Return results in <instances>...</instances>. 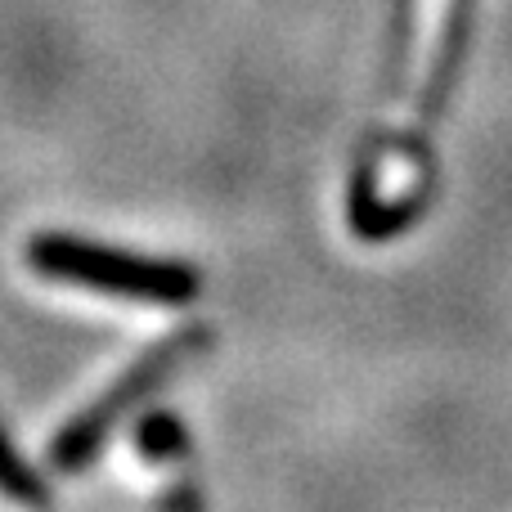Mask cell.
<instances>
[{
	"mask_svg": "<svg viewBox=\"0 0 512 512\" xmlns=\"http://www.w3.org/2000/svg\"><path fill=\"white\" fill-rule=\"evenodd\" d=\"M135 450L149 463H180L189 459V432L176 414H149L135 427Z\"/></svg>",
	"mask_w": 512,
	"mask_h": 512,
	"instance_id": "8992f818",
	"label": "cell"
},
{
	"mask_svg": "<svg viewBox=\"0 0 512 512\" xmlns=\"http://www.w3.org/2000/svg\"><path fill=\"white\" fill-rule=\"evenodd\" d=\"M472 32H477V0H450V5H445V23H441V41H436L432 68H427L423 95H418V108H414V126H409V135L400 140V153L414 162L418 180L400 203L378 207V216L360 230V239H369V243L396 239L400 230H409V225L432 207V198H436V131H441V122H445V108L459 95L463 68H468V54H472Z\"/></svg>",
	"mask_w": 512,
	"mask_h": 512,
	"instance_id": "7a4b0ae2",
	"label": "cell"
},
{
	"mask_svg": "<svg viewBox=\"0 0 512 512\" xmlns=\"http://www.w3.org/2000/svg\"><path fill=\"white\" fill-rule=\"evenodd\" d=\"M414 27H418V0H391L387 18V41H382V108H391L405 90V63L414 50Z\"/></svg>",
	"mask_w": 512,
	"mask_h": 512,
	"instance_id": "277c9868",
	"label": "cell"
},
{
	"mask_svg": "<svg viewBox=\"0 0 512 512\" xmlns=\"http://www.w3.org/2000/svg\"><path fill=\"white\" fill-rule=\"evenodd\" d=\"M212 342H216L212 324H185V328H176V333H167L162 342H153L149 351H144L135 364H126L81 414H72L68 423L54 432L50 468L54 472H81L86 463H95L99 454H104L108 436L117 432V423H122L135 405H144L158 387H167L194 355L212 351Z\"/></svg>",
	"mask_w": 512,
	"mask_h": 512,
	"instance_id": "3957f363",
	"label": "cell"
},
{
	"mask_svg": "<svg viewBox=\"0 0 512 512\" xmlns=\"http://www.w3.org/2000/svg\"><path fill=\"white\" fill-rule=\"evenodd\" d=\"M23 261L32 274L50 283H68L81 292H104L113 301L135 306H189L203 292V274L176 256H144L113 243L77 239V234L45 230L32 234L23 248Z\"/></svg>",
	"mask_w": 512,
	"mask_h": 512,
	"instance_id": "6da1fadb",
	"label": "cell"
},
{
	"mask_svg": "<svg viewBox=\"0 0 512 512\" xmlns=\"http://www.w3.org/2000/svg\"><path fill=\"white\" fill-rule=\"evenodd\" d=\"M0 495H5L9 504H27V508H45L54 499L50 481H45L41 472L14 450V441H9L5 427H0Z\"/></svg>",
	"mask_w": 512,
	"mask_h": 512,
	"instance_id": "5b68a950",
	"label": "cell"
}]
</instances>
